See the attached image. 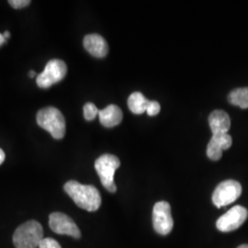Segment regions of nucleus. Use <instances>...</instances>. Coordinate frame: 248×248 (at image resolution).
<instances>
[{
	"label": "nucleus",
	"instance_id": "obj_16",
	"mask_svg": "<svg viewBox=\"0 0 248 248\" xmlns=\"http://www.w3.org/2000/svg\"><path fill=\"white\" fill-rule=\"evenodd\" d=\"M98 112H99V110L95 104H93L91 102H88L85 104L84 117L87 121H89V122L93 121L97 117V115H98Z\"/></svg>",
	"mask_w": 248,
	"mask_h": 248
},
{
	"label": "nucleus",
	"instance_id": "obj_2",
	"mask_svg": "<svg viewBox=\"0 0 248 248\" xmlns=\"http://www.w3.org/2000/svg\"><path fill=\"white\" fill-rule=\"evenodd\" d=\"M37 124L53 136L60 140L65 135L66 124L62 112L54 107H46L37 113Z\"/></svg>",
	"mask_w": 248,
	"mask_h": 248
},
{
	"label": "nucleus",
	"instance_id": "obj_9",
	"mask_svg": "<svg viewBox=\"0 0 248 248\" xmlns=\"http://www.w3.org/2000/svg\"><path fill=\"white\" fill-rule=\"evenodd\" d=\"M50 228L58 234L69 235L78 239L81 237V232L69 216L62 213H53L49 217Z\"/></svg>",
	"mask_w": 248,
	"mask_h": 248
},
{
	"label": "nucleus",
	"instance_id": "obj_10",
	"mask_svg": "<svg viewBox=\"0 0 248 248\" xmlns=\"http://www.w3.org/2000/svg\"><path fill=\"white\" fill-rule=\"evenodd\" d=\"M232 139L229 133L213 134L207 146V155L213 161L221 159L222 151L227 150L232 146Z\"/></svg>",
	"mask_w": 248,
	"mask_h": 248
},
{
	"label": "nucleus",
	"instance_id": "obj_7",
	"mask_svg": "<svg viewBox=\"0 0 248 248\" xmlns=\"http://www.w3.org/2000/svg\"><path fill=\"white\" fill-rule=\"evenodd\" d=\"M153 226L161 235H168L171 232L174 222L171 214V207L167 202L155 204L153 209Z\"/></svg>",
	"mask_w": 248,
	"mask_h": 248
},
{
	"label": "nucleus",
	"instance_id": "obj_18",
	"mask_svg": "<svg viewBox=\"0 0 248 248\" xmlns=\"http://www.w3.org/2000/svg\"><path fill=\"white\" fill-rule=\"evenodd\" d=\"M160 109H161V107H160V104L157 101L150 100L149 105H148L147 109H146V113L149 116L157 115L160 112Z\"/></svg>",
	"mask_w": 248,
	"mask_h": 248
},
{
	"label": "nucleus",
	"instance_id": "obj_14",
	"mask_svg": "<svg viewBox=\"0 0 248 248\" xmlns=\"http://www.w3.org/2000/svg\"><path fill=\"white\" fill-rule=\"evenodd\" d=\"M150 100L145 98L141 92H133L128 98V107L134 114L146 112Z\"/></svg>",
	"mask_w": 248,
	"mask_h": 248
},
{
	"label": "nucleus",
	"instance_id": "obj_22",
	"mask_svg": "<svg viewBox=\"0 0 248 248\" xmlns=\"http://www.w3.org/2000/svg\"><path fill=\"white\" fill-rule=\"evenodd\" d=\"M3 36H4V38H5L6 40H8L9 37H10V33H9V31H5V32L3 33Z\"/></svg>",
	"mask_w": 248,
	"mask_h": 248
},
{
	"label": "nucleus",
	"instance_id": "obj_4",
	"mask_svg": "<svg viewBox=\"0 0 248 248\" xmlns=\"http://www.w3.org/2000/svg\"><path fill=\"white\" fill-rule=\"evenodd\" d=\"M121 162L119 158L109 154H105L99 156L95 162V169L97 170L101 184L108 191L114 193L117 186L114 182L116 170L120 168Z\"/></svg>",
	"mask_w": 248,
	"mask_h": 248
},
{
	"label": "nucleus",
	"instance_id": "obj_17",
	"mask_svg": "<svg viewBox=\"0 0 248 248\" xmlns=\"http://www.w3.org/2000/svg\"><path fill=\"white\" fill-rule=\"evenodd\" d=\"M39 248H62L60 244L53 238H44L42 240Z\"/></svg>",
	"mask_w": 248,
	"mask_h": 248
},
{
	"label": "nucleus",
	"instance_id": "obj_6",
	"mask_svg": "<svg viewBox=\"0 0 248 248\" xmlns=\"http://www.w3.org/2000/svg\"><path fill=\"white\" fill-rule=\"evenodd\" d=\"M242 193L239 182L229 179L216 186L213 194V202L217 208H222L234 202Z\"/></svg>",
	"mask_w": 248,
	"mask_h": 248
},
{
	"label": "nucleus",
	"instance_id": "obj_19",
	"mask_svg": "<svg viewBox=\"0 0 248 248\" xmlns=\"http://www.w3.org/2000/svg\"><path fill=\"white\" fill-rule=\"evenodd\" d=\"M10 6L14 9H23L31 4L30 0H9Z\"/></svg>",
	"mask_w": 248,
	"mask_h": 248
},
{
	"label": "nucleus",
	"instance_id": "obj_5",
	"mask_svg": "<svg viewBox=\"0 0 248 248\" xmlns=\"http://www.w3.org/2000/svg\"><path fill=\"white\" fill-rule=\"evenodd\" d=\"M67 74L65 62L60 59H53L47 62L45 70L37 76L36 83L41 89H49L60 82Z\"/></svg>",
	"mask_w": 248,
	"mask_h": 248
},
{
	"label": "nucleus",
	"instance_id": "obj_8",
	"mask_svg": "<svg viewBox=\"0 0 248 248\" xmlns=\"http://www.w3.org/2000/svg\"><path fill=\"white\" fill-rule=\"evenodd\" d=\"M248 211L243 206H234L221 216L216 222V227L222 232H229L238 229L247 221Z\"/></svg>",
	"mask_w": 248,
	"mask_h": 248
},
{
	"label": "nucleus",
	"instance_id": "obj_11",
	"mask_svg": "<svg viewBox=\"0 0 248 248\" xmlns=\"http://www.w3.org/2000/svg\"><path fill=\"white\" fill-rule=\"evenodd\" d=\"M84 47L91 55L97 58H103L108 53V45L106 40L99 34H89L84 38Z\"/></svg>",
	"mask_w": 248,
	"mask_h": 248
},
{
	"label": "nucleus",
	"instance_id": "obj_24",
	"mask_svg": "<svg viewBox=\"0 0 248 248\" xmlns=\"http://www.w3.org/2000/svg\"><path fill=\"white\" fill-rule=\"evenodd\" d=\"M237 248H248V245H242V246H240Z\"/></svg>",
	"mask_w": 248,
	"mask_h": 248
},
{
	"label": "nucleus",
	"instance_id": "obj_23",
	"mask_svg": "<svg viewBox=\"0 0 248 248\" xmlns=\"http://www.w3.org/2000/svg\"><path fill=\"white\" fill-rule=\"evenodd\" d=\"M29 75H30V77H31V78H34V77H36V73L33 71V70H31L30 73H29Z\"/></svg>",
	"mask_w": 248,
	"mask_h": 248
},
{
	"label": "nucleus",
	"instance_id": "obj_13",
	"mask_svg": "<svg viewBox=\"0 0 248 248\" xmlns=\"http://www.w3.org/2000/svg\"><path fill=\"white\" fill-rule=\"evenodd\" d=\"M99 122L104 127L112 128L122 123L123 111L116 105H108L98 112Z\"/></svg>",
	"mask_w": 248,
	"mask_h": 248
},
{
	"label": "nucleus",
	"instance_id": "obj_21",
	"mask_svg": "<svg viewBox=\"0 0 248 248\" xmlns=\"http://www.w3.org/2000/svg\"><path fill=\"white\" fill-rule=\"evenodd\" d=\"M7 42V40L4 38L3 33H0V47Z\"/></svg>",
	"mask_w": 248,
	"mask_h": 248
},
{
	"label": "nucleus",
	"instance_id": "obj_15",
	"mask_svg": "<svg viewBox=\"0 0 248 248\" xmlns=\"http://www.w3.org/2000/svg\"><path fill=\"white\" fill-rule=\"evenodd\" d=\"M228 101L233 106L248 108V88L233 89L228 95Z\"/></svg>",
	"mask_w": 248,
	"mask_h": 248
},
{
	"label": "nucleus",
	"instance_id": "obj_1",
	"mask_svg": "<svg viewBox=\"0 0 248 248\" xmlns=\"http://www.w3.org/2000/svg\"><path fill=\"white\" fill-rule=\"evenodd\" d=\"M79 208L88 212H96L101 205V196L98 189L92 185H83L76 180H70L63 186Z\"/></svg>",
	"mask_w": 248,
	"mask_h": 248
},
{
	"label": "nucleus",
	"instance_id": "obj_20",
	"mask_svg": "<svg viewBox=\"0 0 248 248\" xmlns=\"http://www.w3.org/2000/svg\"><path fill=\"white\" fill-rule=\"evenodd\" d=\"M5 158H6V155H5L4 151L0 148V165L3 164V162L5 161Z\"/></svg>",
	"mask_w": 248,
	"mask_h": 248
},
{
	"label": "nucleus",
	"instance_id": "obj_12",
	"mask_svg": "<svg viewBox=\"0 0 248 248\" xmlns=\"http://www.w3.org/2000/svg\"><path fill=\"white\" fill-rule=\"evenodd\" d=\"M209 124L213 134L228 133L231 127L230 117L221 109L214 110L209 116Z\"/></svg>",
	"mask_w": 248,
	"mask_h": 248
},
{
	"label": "nucleus",
	"instance_id": "obj_3",
	"mask_svg": "<svg viewBox=\"0 0 248 248\" xmlns=\"http://www.w3.org/2000/svg\"><path fill=\"white\" fill-rule=\"evenodd\" d=\"M44 239V229L40 222L29 221L18 226L13 235V243L17 248H39Z\"/></svg>",
	"mask_w": 248,
	"mask_h": 248
}]
</instances>
